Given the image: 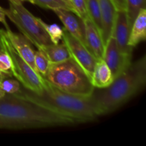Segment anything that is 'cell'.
Returning a JSON list of instances; mask_svg holds the SVG:
<instances>
[{
  "label": "cell",
  "instance_id": "52a82bcc",
  "mask_svg": "<svg viewBox=\"0 0 146 146\" xmlns=\"http://www.w3.org/2000/svg\"><path fill=\"white\" fill-rule=\"evenodd\" d=\"M63 31L62 40L68 48L71 57L91 78L98 59L84 44L74 38L65 29L63 28Z\"/></svg>",
  "mask_w": 146,
  "mask_h": 146
},
{
  "label": "cell",
  "instance_id": "8992f818",
  "mask_svg": "<svg viewBox=\"0 0 146 146\" xmlns=\"http://www.w3.org/2000/svg\"><path fill=\"white\" fill-rule=\"evenodd\" d=\"M4 51L10 56L13 64V76L23 87L36 94H40L44 88L43 77L36 72L22 57L17 53L10 42L5 30L0 29Z\"/></svg>",
  "mask_w": 146,
  "mask_h": 146
},
{
  "label": "cell",
  "instance_id": "4dcf8cb0",
  "mask_svg": "<svg viewBox=\"0 0 146 146\" xmlns=\"http://www.w3.org/2000/svg\"><path fill=\"white\" fill-rule=\"evenodd\" d=\"M5 94H6V93L4 92V91H3L2 88H1V86H0V98H1V97H2V96H4Z\"/></svg>",
  "mask_w": 146,
  "mask_h": 146
},
{
  "label": "cell",
  "instance_id": "44dd1931",
  "mask_svg": "<svg viewBox=\"0 0 146 146\" xmlns=\"http://www.w3.org/2000/svg\"><path fill=\"white\" fill-rule=\"evenodd\" d=\"M41 21L53 44H58L63 38V28L56 24H48L42 20H41Z\"/></svg>",
  "mask_w": 146,
  "mask_h": 146
},
{
  "label": "cell",
  "instance_id": "9c48e42d",
  "mask_svg": "<svg viewBox=\"0 0 146 146\" xmlns=\"http://www.w3.org/2000/svg\"><path fill=\"white\" fill-rule=\"evenodd\" d=\"M130 28L125 10L116 11L113 29L111 36L115 38L117 46L123 54L128 56H133V48L128 45Z\"/></svg>",
  "mask_w": 146,
  "mask_h": 146
},
{
  "label": "cell",
  "instance_id": "7a4b0ae2",
  "mask_svg": "<svg viewBox=\"0 0 146 146\" xmlns=\"http://www.w3.org/2000/svg\"><path fill=\"white\" fill-rule=\"evenodd\" d=\"M44 88L36 94L21 86L19 91L13 95L34 103L40 106L65 115L77 123L94 121L97 118L94 105L89 97H81L67 94L51 85L43 78Z\"/></svg>",
  "mask_w": 146,
  "mask_h": 146
},
{
  "label": "cell",
  "instance_id": "30bf717a",
  "mask_svg": "<svg viewBox=\"0 0 146 146\" xmlns=\"http://www.w3.org/2000/svg\"><path fill=\"white\" fill-rule=\"evenodd\" d=\"M53 11L63 23L64 28L74 38L86 46L84 20L74 12L68 10L55 9Z\"/></svg>",
  "mask_w": 146,
  "mask_h": 146
},
{
  "label": "cell",
  "instance_id": "ffe728a7",
  "mask_svg": "<svg viewBox=\"0 0 146 146\" xmlns=\"http://www.w3.org/2000/svg\"><path fill=\"white\" fill-rule=\"evenodd\" d=\"M34 64L38 74L41 76H44L46 74L50 65V61L45 52L42 49L38 48V51H35L34 55Z\"/></svg>",
  "mask_w": 146,
  "mask_h": 146
},
{
  "label": "cell",
  "instance_id": "d6986e66",
  "mask_svg": "<svg viewBox=\"0 0 146 146\" xmlns=\"http://www.w3.org/2000/svg\"><path fill=\"white\" fill-rule=\"evenodd\" d=\"M86 1L87 10H88L89 19L101 33L102 24H101V13H100L98 1L97 0H86Z\"/></svg>",
  "mask_w": 146,
  "mask_h": 146
},
{
  "label": "cell",
  "instance_id": "9a60e30c",
  "mask_svg": "<svg viewBox=\"0 0 146 146\" xmlns=\"http://www.w3.org/2000/svg\"><path fill=\"white\" fill-rule=\"evenodd\" d=\"M91 79L95 88H107L114 81L111 69L103 59L98 60Z\"/></svg>",
  "mask_w": 146,
  "mask_h": 146
},
{
  "label": "cell",
  "instance_id": "f546056e",
  "mask_svg": "<svg viewBox=\"0 0 146 146\" xmlns=\"http://www.w3.org/2000/svg\"><path fill=\"white\" fill-rule=\"evenodd\" d=\"M6 76H8L5 75V74H2V73L0 72V84H1V82L2 81V80L4 79Z\"/></svg>",
  "mask_w": 146,
  "mask_h": 146
},
{
  "label": "cell",
  "instance_id": "5bb4252c",
  "mask_svg": "<svg viewBox=\"0 0 146 146\" xmlns=\"http://www.w3.org/2000/svg\"><path fill=\"white\" fill-rule=\"evenodd\" d=\"M146 38V9H143L137 15L130 30L128 45L134 48Z\"/></svg>",
  "mask_w": 146,
  "mask_h": 146
},
{
  "label": "cell",
  "instance_id": "1f68e13d",
  "mask_svg": "<svg viewBox=\"0 0 146 146\" xmlns=\"http://www.w3.org/2000/svg\"><path fill=\"white\" fill-rule=\"evenodd\" d=\"M64 1H65L66 3H68V4H69V5L71 6V7H72V8H73V6H72V4H71V0H64ZM73 9H74V8H73Z\"/></svg>",
  "mask_w": 146,
  "mask_h": 146
},
{
  "label": "cell",
  "instance_id": "83f0119b",
  "mask_svg": "<svg viewBox=\"0 0 146 146\" xmlns=\"http://www.w3.org/2000/svg\"><path fill=\"white\" fill-rule=\"evenodd\" d=\"M24 1H29L31 3V0H9V2L16 3V4H22Z\"/></svg>",
  "mask_w": 146,
  "mask_h": 146
},
{
  "label": "cell",
  "instance_id": "ba28073f",
  "mask_svg": "<svg viewBox=\"0 0 146 146\" xmlns=\"http://www.w3.org/2000/svg\"><path fill=\"white\" fill-rule=\"evenodd\" d=\"M103 60L111 69L114 79L121 75L132 62V57L120 51L115 38L111 36L104 46Z\"/></svg>",
  "mask_w": 146,
  "mask_h": 146
},
{
  "label": "cell",
  "instance_id": "d4e9b609",
  "mask_svg": "<svg viewBox=\"0 0 146 146\" xmlns=\"http://www.w3.org/2000/svg\"><path fill=\"white\" fill-rule=\"evenodd\" d=\"M0 129L15 130L16 131V130H24L26 129V127L23 124L17 121L0 116Z\"/></svg>",
  "mask_w": 146,
  "mask_h": 146
},
{
  "label": "cell",
  "instance_id": "7c38bea8",
  "mask_svg": "<svg viewBox=\"0 0 146 146\" xmlns=\"http://www.w3.org/2000/svg\"><path fill=\"white\" fill-rule=\"evenodd\" d=\"M5 33L17 53L37 73L34 64L35 51L33 49L29 40L27 39L23 34L13 32L11 29L5 30Z\"/></svg>",
  "mask_w": 146,
  "mask_h": 146
},
{
  "label": "cell",
  "instance_id": "ac0fdd59",
  "mask_svg": "<svg viewBox=\"0 0 146 146\" xmlns=\"http://www.w3.org/2000/svg\"><path fill=\"white\" fill-rule=\"evenodd\" d=\"M31 3L47 9H64L74 12V9L64 0H31Z\"/></svg>",
  "mask_w": 146,
  "mask_h": 146
},
{
  "label": "cell",
  "instance_id": "6da1fadb",
  "mask_svg": "<svg viewBox=\"0 0 146 146\" xmlns=\"http://www.w3.org/2000/svg\"><path fill=\"white\" fill-rule=\"evenodd\" d=\"M146 84V56L131 62L105 88L94 89L91 99L97 116L115 112L139 94Z\"/></svg>",
  "mask_w": 146,
  "mask_h": 146
},
{
  "label": "cell",
  "instance_id": "2e32d148",
  "mask_svg": "<svg viewBox=\"0 0 146 146\" xmlns=\"http://www.w3.org/2000/svg\"><path fill=\"white\" fill-rule=\"evenodd\" d=\"M45 52L51 64L62 62L71 58L68 48L63 41L62 44H51L41 48Z\"/></svg>",
  "mask_w": 146,
  "mask_h": 146
},
{
  "label": "cell",
  "instance_id": "cb8c5ba5",
  "mask_svg": "<svg viewBox=\"0 0 146 146\" xmlns=\"http://www.w3.org/2000/svg\"><path fill=\"white\" fill-rule=\"evenodd\" d=\"M74 13L83 20L89 18L86 0H71Z\"/></svg>",
  "mask_w": 146,
  "mask_h": 146
},
{
  "label": "cell",
  "instance_id": "484cf974",
  "mask_svg": "<svg viewBox=\"0 0 146 146\" xmlns=\"http://www.w3.org/2000/svg\"><path fill=\"white\" fill-rule=\"evenodd\" d=\"M111 1H112L116 11H121V10L126 9L125 0H111Z\"/></svg>",
  "mask_w": 146,
  "mask_h": 146
},
{
  "label": "cell",
  "instance_id": "8fae6325",
  "mask_svg": "<svg viewBox=\"0 0 146 146\" xmlns=\"http://www.w3.org/2000/svg\"><path fill=\"white\" fill-rule=\"evenodd\" d=\"M84 21L86 46L98 60L102 59L104 52V44L101 33L89 18Z\"/></svg>",
  "mask_w": 146,
  "mask_h": 146
},
{
  "label": "cell",
  "instance_id": "4fadbf2b",
  "mask_svg": "<svg viewBox=\"0 0 146 146\" xmlns=\"http://www.w3.org/2000/svg\"><path fill=\"white\" fill-rule=\"evenodd\" d=\"M102 24V36L104 46L112 34L116 9L111 0H97Z\"/></svg>",
  "mask_w": 146,
  "mask_h": 146
},
{
  "label": "cell",
  "instance_id": "603a6c76",
  "mask_svg": "<svg viewBox=\"0 0 146 146\" xmlns=\"http://www.w3.org/2000/svg\"><path fill=\"white\" fill-rule=\"evenodd\" d=\"M0 86L6 94H15L19 91L21 84L19 81L13 79L10 76H6L0 84Z\"/></svg>",
  "mask_w": 146,
  "mask_h": 146
},
{
  "label": "cell",
  "instance_id": "4316f807",
  "mask_svg": "<svg viewBox=\"0 0 146 146\" xmlns=\"http://www.w3.org/2000/svg\"><path fill=\"white\" fill-rule=\"evenodd\" d=\"M0 22L4 25V27H5L6 30H9L10 28L9 27L8 24L7 22V20H6V14L4 13V8L0 7Z\"/></svg>",
  "mask_w": 146,
  "mask_h": 146
},
{
  "label": "cell",
  "instance_id": "3957f363",
  "mask_svg": "<svg viewBox=\"0 0 146 146\" xmlns=\"http://www.w3.org/2000/svg\"><path fill=\"white\" fill-rule=\"evenodd\" d=\"M0 116L23 124L26 129L68 126L77 124L69 117L60 115L13 94L0 98Z\"/></svg>",
  "mask_w": 146,
  "mask_h": 146
},
{
  "label": "cell",
  "instance_id": "7402d4cb",
  "mask_svg": "<svg viewBox=\"0 0 146 146\" xmlns=\"http://www.w3.org/2000/svg\"><path fill=\"white\" fill-rule=\"evenodd\" d=\"M0 72L8 76H13V64L7 51H0Z\"/></svg>",
  "mask_w": 146,
  "mask_h": 146
},
{
  "label": "cell",
  "instance_id": "277c9868",
  "mask_svg": "<svg viewBox=\"0 0 146 146\" xmlns=\"http://www.w3.org/2000/svg\"><path fill=\"white\" fill-rule=\"evenodd\" d=\"M43 78L67 94L89 97L95 88L91 79L72 57L62 62L51 64Z\"/></svg>",
  "mask_w": 146,
  "mask_h": 146
},
{
  "label": "cell",
  "instance_id": "f1b7e54d",
  "mask_svg": "<svg viewBox=\"0 0 146 146\" xmlns=\"http://www.w3.org/2000/svg\"><path fill=\"white\" fill-rule=\"evenodd\" d=\"M4 46H3L2 41H1V31H0V51H4Z\"/></svg>",
  "mask_w": 146,
  "mask_h": 146
},
{
  "label": "cell",
  "instance_id": "e0dca14e",
  "mask_svg": "<svg viewBox=\"0 0 146 146\" xmlns=\"http://www.w3.org/2000/svg\"><path fill=\"white\" fill-rule=\"evenodd\" d=\"M127 18L130 30L137 15L143 9H146V0H125Z\"/></svg>",
  "mask_w": 146,
  "mask_h": 146
},
{
  "label": "cell",
  "instance_id": "5b68a950",
  "mask_svg": "<svg viewBox=\"0 0 146 146\" xmlns=\"http://www.w3.org/2000/svg\"><path fill=\"white\" fill-rule=\"evenodd\" d=\"M4 11L6 17L37 48L53 44L41 24V19L33 15L23 4L9 2V8L4 9Z\"/></svg>",
  "mask_w": 146,
  "mask_h": 146
}]
</instances>
